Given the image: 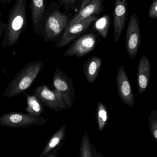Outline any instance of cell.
<instances>
[{"label": "cell", "mask_w": 157, "mask_h": 157, "mask_svg": "<svg viewBox=\"0 0 157 157\" xmlns=\"http://www.w3.org/2000/svg\"><path fill=\"white\" fill-rule=\"evenodd\" d=\"M68 17L64 13L56 11L47 18L44 28L45 42L52 41L58 37L69 24Z\"/></svg>", "instance_id": "obj_7"}, {"label": "cell", "mask_w": 157, "mask_h": 157, "mask_svg": "<svg viewBox=\"0 0 157 157\" xmlns=\"http://www.w3.org/2000/svg\"><path fill=\"white\" fill-rule=\"evenodd\" d=\"M140 21L136 14L130 16L126 30L125 45L129 58L134 60L141 44Z\"/></svg>", "instance_id": "obj_6"}, {"label": "cell", "mask_w": 157, "mask_h": 157, "mask_svg": "<svg viewBox=\"0 0 157 157\" xmlns=\"http://www.w3.org/2000/svg\"><path fill=\"white\" fill-rule=\"evenodd\" d=\"M27 0H16L8 13L4 36L1 42L3 47H12L17 43L26 29Z\"/></svg>", "instance_id": "obj_1"}, {"label": "cell", "mask_w": 157, "mask_h": 157, "mask_svg": "<svg viewBox=\"0 0 157 157\" xmlns=\"http://www.w3.org/2000/svg\"><path fill=\"white\" fill-rule=\"evenodd\" d=\"M128 15L127 0H115L113 12L114 40L118 42L125 27Z\"/></svg>", "instance_id": "obj_11"}, {"label": "cell", "mask_w": 157, "mask_h": 157, "mask_svg": "<svg viewBox=\"0 0 157 157\" xmlns=\"http://www.w3.org/2000/svg\"><path fill=\"white\" fill-rule=\"evenodd\" d=\"M98 44L97 36L93 33L86 34L76 40L65 52L64 57L81 58L94 50Z\"/></svg>", "instance_id": "obj_8"}, {"label": "cell", "mask_w": 157, "mask_h": 157, "mask_svg": "<svg viewBox=\"0 0 157 157\" xmlns=\"http://www.w3.org/2000/svg\"><path fill=\"white\" fill-rule=\"evenodd\" d=\"M151 76V64L147 57H141L137 73V86L139 94L144 93L148 87Z\"/></svg>", "instance_id": "obj_13"}, {"label": "cell", "mask_w": 157, "mask_h": 157, "mask_svg": "<svg viewBox=\"0 0 157 157\" xmlns=\"http://www.w3.org/2000/svg\"><path fill=\"white\" fill-rule=\"evenodd\" d=\"M79 157H104L91 143L87 132L82 137L79 148Z\"/></svg>", "instance_id": "obj_17"}, {"label": "cell", "mask_w": 157, "mask_h": 157, "mask_svg": "<svg viewBox=\"0 0 157 157\" xmlns=\"http://www.w3.org/2000/svg\"><path fill=\"white\" fill-rule=\"evenodd\" d=\"M58 154V150L57 149H54L53 151L51 152L49 155L47 157H56Z\"/></svg>", "instance_id": "obj_25"}, {"label": "cell", "mask_w": 157, "mask_h": 157, "mask_svg": "<svg viewBox=\"0 0 157 157\" xmlns=\"http://www.w3.org/2000/svg\"><path fill=\"white\" fill-rule=\"evenodd\" d=\"M30 9L34 32L40 34V23L45 11L44 0H30Z\"/></svg>", "instance_id": "obj_15"}, {"label": "cell", "mask_w": 157, "mask_h": 157, "mask_svg": "<svg viewBox=\"0 0 157 157\" xmlns=\"http://www.w3.org/2000/svg\"><path fill=\"white\" fill-rule=\"evenodd\" d=\"M76 0H61L62 3L65 6H71L75 2Z\"/></svg>", "instance_id": "obj_23"}, {"label": "cell", "mask_w": 157, "mask_h": 157, "mask_svg": "<svg viewBox=\"0 0 157 157\" xmlns=\"http://www.w3.org/2000/svg\"><path fill=\"white\" fill-rule=\"evenodd\" d=\"M102 60L98 57H93L85 61L83 65V72L87 81L92 83L96 80L101 66Z\"/></svg>", "instance_id": "obj_14"}, {"label": "cell", "mask_w": 157, "mask_h": 157, "mask_svg": "<svg viewBox=\"0 0 157 157\" xmlns=\"http://www.w3.org/2000/svg\"><path fill=\"white\" fill-rule=\"evenodd\" d=\"M6 28V24L4 23L2 19H0V38L4 33L5 29Z\"/></svg>", "instance_id": "obj_24"}, {"label": "cell", "mask_w": 157, "mask_h": 157, "mask_svg": "<svg viewBox=\"0 0 157 157\" xmlns=\"http://www.w3.org/2000/svg\"><path fill=\"white\" fill-rule=\"evenodd\" d=\"M1 17H2V13L0 12V19H1Z\"/></svg>", "instance_id": "obj_27"}, {"label": "cell", "mask_w": 157, "mask_h": 157, "mask_svg": "<svg viewBox=\"0 0 157 157\" xmlns=\"http://www.w3.org/2000/svg\"><path fill=\"white\" fill-rule=\"evenodd\" d=\"M150 132L157 142V110L153 111L148 117Z\"/></svg>", "instance_id": "obj_21"}, {"label": "cell", "mask_w": 157, "mask_h": 157, "mask_svg": "<svg viewBox=\"0 0 157 157\" xmlns=\"http://www.w3.org/2000/svg\"><path fill=\"white\" fill-rule=\"evenodd\" d=\"M53 89L61 96L68 109L72 106L75 98L73 80L64 72L56 68L53 78Z\"/></svg>", "instance_id": "obj_4"}, {"label": "cell", "mask_w": 157, "mask_h": 157, "mask_svg": "<svg viewBox=\"0 0 157 157\" xmlns=\"http://www.w3.org/2000/svg\"><path fill=\"white\" fill-rule=\"evenodd\" d=\"M43 67L44 63L40 60L28 63L10 81L3 97L13 98L25 91L33 84Z\"/></svg>", "instance_id": "obj_2"}, {"label": "cell", "mask_w": 157, "mask_h": 157, "mask_svg": "<svg viewBox=\"0 0 157 157\" xmlns=\"http://www.w3.org/2000/svg\"><path fill=\"white\" fill-rule=\"evenodd\" d=\"M109 17L105 15L98 19L95 23V27L97 31L103 38H105L109 33Z\"/></svg>", "instance_id": "obj_20"}, {"label": "cell", "mask_w": 157, "mask_h": 157, "mask_svg": "<svg viewBox=\"0 0 157 157\" xmlns=\"http://www.w3.org/2000/svg\"><path fill=\"white\" fill-rule=\"evenodd\" d=\"M46 1H47V0H46Z\"/></svg>", "instance_id": "obj_28"}, {"label": "cell", "mask_w": 157, "mask_h": 157, "mask_svg": "<svg viewBox=\"0 0 157 157\" xmlns=\"http://www.w3.org/2000/svg\"><path fill=\"white\" fill-rule=\"evenodd\" d=\"M96 118L99 131H102L106 127L109 121V113L105 105L99 101L96 109Z\"/></svg>", "instance_id": "obj_19"}, {"label": "cell", "mask_w": 157, "mask_h": 157, "mask_svg": "<svg viewBox=\"0 0 157 157\" xmlns=\"http://www.w3.org/2000/svg\"><path fill=\"white\" fill-rule=\"evenodd\" d=\"M103 8L102 0H84L79 11L69 22L67 26L86 19L93 15L98 14Z\"/></svg>", "instance_id": "obj_12"}, {"label": "cell", "mask_w": 157, "mask_h": 157, "mask_svg": "<svg viewBox=\"0 0 157 157\" xmlns=\"http://www.w3.org/2000/svg\"><path fill=\"white\" fill-rule=\"evenodd\" d=\"M35 95L41 104L56 112H61L68 109L61 96L54 89H51L48 86L42 85L34 89Z\"/></svg>", "instance_id": "obj_5"}, {"label": "cell", "mask_w": 157, "mask_h": 157, "mask_svg": "<svg viewBox=\"0 0 157 157\" xmlns=\"http://www.w3.org/2000/svg\"><path fill=\"white\" fill-rule=\"evenodd\" d=\"M13 1V0H0V2L4 4H8Z\"/></svg>", "instance_id": "obj_26"}, {"label": "cell", "mask_w": 157, "mask_h": 157, "mask_svg": "<svg viewBox=\"0 0 157 157\" xmlns=\"http://www.w3.org/2000/svg\"><path fill=\"white\" fill-rule=\"evenodd\" d=\"M97 18V16L93 15L86 19L67 26L56 44V47L60 48L70 44L75 38L86 31Z\"/></svg>", "instance_id": "obj_9"}, {"label": "cell", "mask_w": 157, "mask_h": 157, "mask_svg": "<svg viewBox=\"0 0 157 157\" xmlns=\"http://www.w3.org/2000/svg\"><path fill=\"white\" fill-rule=\"evenodd\" d=\"M65 136V125L63 124L52 135L39 157H47L49 155L55 148L64 140Z\"/></svg>", "instance_id": "obj_16"}, {"label": "cell", "mask_w": 157, "mask_h": 157, "mask_svg": "<svg viewBox=\"0 0 157 157\" xmlns=\"http://www.w3.org/2000/svg\"><path fill=\"white\" fill-rule=\"evenodd\" d=\"M116 86L118 94L124 104L133 107L135 97L128 75L123 66L118 68L116 78Z\"/></svg>", "instance_id": "obj_10"}, {"label": "cell", "mask_w": 157, "mask_h": 157, "mask_svg": "<svg viewBox=\"0 0 157 157\" xmlns=\"http://www.w3.org/2000/svg\"><path fill=\"white\" fill-rule=\"evenodd\" d=\"M48 119L29 113L11 112L0 116V125L9 128H26L33 125H43Z\"/></svg>", "instance_id": "obj_3"}, {"label": "cell", "mask_w": 157, "mask_h": 157, "mask_svg": "<svg viewBox=\"0 0 157 157\" xmlns=\"http://www.w3.org/2000/svg\"><path fill=\"white\" fill-rule=\"evenodd\" d=\"M148 16L149 18L157 19V0H154L150 6Z\"/></svg>", "instance_id": "obj_22"}, {"label": "cell", "mask_w": 157, "mask_h": 157, "mask_svg": "<svg viewBox=\"0 0 157 157\" xmlns=\"http://www.w3.org/2000/svg\"><path fill=\"white\" fill-rule=\"evenodd\" d=\"M26 97L27 107L26 111L35 116H40L43 112L42 104L34 95H30L26 92H23Z\"/></svg>", "instance_id": "obj_18"}]
</instances>
